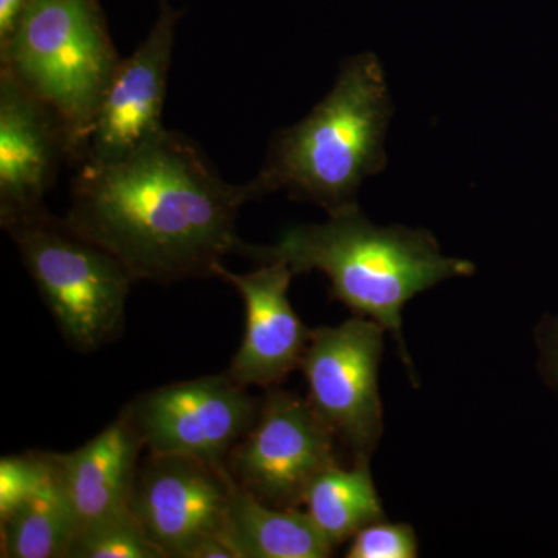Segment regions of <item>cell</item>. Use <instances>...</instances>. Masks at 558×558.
Returning a JSON list of instances; mask_svg holds the SVG:
<instances>
[{"label":"cell","mask_w":558,"mask_h":558,"mask_svg":"<svg viewBox=\"0 0 558 558\" xmlns=\"http://www.w3.org/2000/svg\"><path fill=\"white\" fill-rule=\"evenodd\" d=\"M385 336L379 323L354 315L312 329L301 360L312 409L354 459H371L384 436L379 373Z\"/></svg>","instance_id":"obj_6"},{"label":"cell","mask_w":558,"mask_h":558,"mask_svg":"<svg viewBox=\"0 0 558 558\" xmlns=\"http://www.w3.org/2000/svg\"><path fill=\"white\" fill-rule=\"evenodd\" d=\"M120 61L100 0H33L0 50V65L64 120L75 167L83 163L92 124Z\"/></svg>","instance_id":"obj_4"},{"label":"cell","mask_w":558,"mask_h":558,"mask_svg":"<svg viewBox=\"0 0 558 558\" xmlns=\"http://www.w3.org/2000/svg\"><path fill=\"white\" fill-rule=\"evenodd\" d=\"M54 480L53 453L28 451L0 461V517L39 494Z\"/></svg>","instance_id":"obj_18"},{"label":"cell","mask_w":558,"mask_h":558,"mask_svg":"<svg viewBox=\"0 0 558 558\" xmlns=\"http://www.w3.org/2000/svg\"><path fill=\"white\" fill-rule=\"evenodd\" d=\"M215 277L233 286L245 306L244 337L227 373L245 388L279 387L300 368L312 336L289 301L295 275L277 260L248 274H234L219 264Z\"/></svg>","instance_id":"obj_12"},{"label":"cell","mask_w":558,"mask_h":558,"mask_svg":"<svg viewBox=\"0 0 558 558\" xmlns=\"http://www.w3.org/2000/svg\"><path fill=\"white\" fill-rule=\"evenodd\" d=\"M2 229L69 344L94 351L117 337L135 281L119 258L46 205L3 222Z\"/></svg>","instance_id":"obj_5"},{"label":"cell","mask_w":558,"mask_h":558,"mask_svg":"<svg viewBox=\"0 0 558 558\" xmlns=\"http://www.w3.org/2000/svg\"><path fill=\"white\" fill-rule=\"evenodd\" d=\"M369 462L368 458H357L348 469L333 465L307 488L304 510L336 548L360 529L387 519Z\"/></svg>","instance_id":"obj_15"},{"label":"cell","mask_w":558,"mask_h":558,"mask_svg":"<svg viewBox=\"0 0 558 558\" xmlns=\"http://www.w3.org/2000/svg\"><path fill=\"white\" fill-rule=\"evenodd\" d=\"M236 255L258 264L281 260L295 277L325 274L332 299L384 326L414 388L421 379L407 347L403 310L440 282L469 278L476 270L472 260L444 255L432 231L376 226L359 205L330 215L326 222L292 227L275 244L242 241Z\"/></svg>","instance_id":"obj_2"},{"label":"cell","mask_w":558,"mask_h":558,"mask_svg":"<svg viewBox=\"0 0 558 558\" xmlns=\"http://www.w3.org/2000/svg\"><path fill=\"white\" fill-rule=\"evenodd\" d=\"M539 379L558 398V312L546 314L534 328Z\"/></svg>","instance_id":"obj_20"},{"label":"cell","mask_w":558,"mask_h":558,"mask_svg":"<svg viewBox=\"0 0 558 558\" xmlns=\"http://www.w3.org/2000/svg\"><path fill=\"white\" fill-rule=\"evenodd\" d=\"M245 202V183L226 182L193 140L165 130L124 159L76 168L65 220L135 281L171 284L215 277L238 252Z\"/></svg>","instance_id":"obj_1"},{"label":"cell","mask_w":558,"mask_h":558,"mask_svg":"<svg viewBox=\"0 0 558 558\" xmlns=\"http://www.w3.org/2000/svg\"><path fill=\"white\" fill-rule=\"evenodd\" d=\"M146 449L124 409L94 439L70 453H53L58 486L81 527L131 506L132 487Z\"/></svg>","instance_id":"obj_13"},{"label":"cell","mask_w":558,"mask_h":558,"mask_svg":"<svg viewBox=\"0 0 558 558\" xmlns=\"http://www.w3.org/2000/svg\"><path fill=\"white\" fill-rule=\"evenodd\" d=\"M222 535L238 558H326L336 549L306 510L266 505L234 480Z\"/></svg>","instance_id":"obj_14"},{"label":"cell","mask_w":558,"mask_h":558,"mask_svg":"<svg viewBox=\"0 0 558 558\" xmlns=\"http://www.w3.org/2000/svg\"><path fill=\"white\" fill-rule=\"evenodd\" d=\"M247 389L223 373L153 389L126 410L148 453L223 465L259 416L263 398Z\"/></svg>","instance_id":"obj_8"},{"label":"cell","mask_w":558,"mask_h":558,"mask_svg":"<svg viewBox=\"0 0 558 558\" xmlns=\"http://www.w3.org/2000/svg\"><path fill=\"white\" fill-rule=\"evenodd\" d=\"M72 142L60 113L0 65V223L44 207Z\"/></svg>","instance_id":"obj_11"},{"label":"cell","mask_w":558,"mask_h":558,"mask_svg":"<svg viewBox=\"0 0 558 558\" xmlns=\"http://www.w3.org/2000/svg\"><path fill=\"white\" fill-rule=\"evenodd\" d=\"M336 442L307 398L271 387L263 396L255 425L223 465L266 505L300 509L312 481L339 464Z\"/></svg>","instance_id":"obj_7"},{"label":"cell","mask_w":558,"mask_h":558,"mask_svg":"<svg viewBox=\"0 0 558 558\" xmlns=\"http://www.w3.org/2000/svg\"><path fill=\"white\" fill-rule=\"evenodd\" d=\"M395 106L376 54L341 64L329 94L299 123L271 138L263 167L245 183L248 199L286 191L337 215L355 207L363 180L387 167L385 138Z\"/></svg>","instance_id":"obj_3"},{"label":"cell","mask_w":558,"mask_h":558,"mask_svg":"<svg viewBox=\"0 0 558 558\" xmlns=\"http://www.w3.org/2000/svg\"><path fill=\"white\" fill-rule=\"evenodd\" d=\"M0 556L7 558L69 557L78 524L58 486H49L0 517Z\"/></svg>","instance_id":"obj_16"},{"label":"cell","mask_w":558,"mask_h":558,"mask_svg":"<svg viewBox=\"0 0 558 558\" xmlns=\"http://www.w3.org/2000/svg\"><path fill=\"white\" fill-rule=\"evenodd\" d=\"M347 558H416L418 538L409 523H389L387 519L360 529L349 539Z\"/></svg>","instance_id":"obj_19"},{"label":"cell","mask_w":558,"mask_h":558,"mask_svg":"<svg viewBox=\"0 0 558 558\" xmlns=\"http://www.w3.org/2000/svg\"><path fill=\"white\" fill-rule=\"evenodd\" d=\"M69 558H165L131 506L81 527Z\"/></svg>","instance_id":"obj_17"},{"label":"cell","mask_w":558,"mask_h":558,"mask_svg":"<svg viewBox=\"0 0 558 558\" xmlns=\"http://www.w3.org/2000/svg\"><path fill=\"white\" fill-rule=\"evenodd\" d=\"M179 20L180 11L160 0L148 36L120 61L110 80L81 165L100 167L124 159L167 130L161 119Z\"/></svg>","instance_id":"obj_10"},{"label":"cell","mask_w":558,"mask_h":558,"mask_svg":"<svg viewBox=\"0 0 558 558\" xmlns=\"http://www.w3.org/2000/svg\"><path fill=\"white\" fill-rule=\"evenodd\" d=\"M231 484L226 465L149 453L140 462L131 509L165 558H191L201 543L222 535Z\"/></svg>","instance_id":"obj_9"},{"label":"cell","mask_w":558,"mask_h":558,"mask_svg":"<svg viewBox=\"0 0 558 558\" xmlns=\"http://www.w3.org/2000/svg\"><path fill=\"white\" fill-rule=\"evenodd\" d=\"M32 3L33 0H0V50L13 38Z\"/></svg>","instance_id":"obj_21"}]
</instances>
